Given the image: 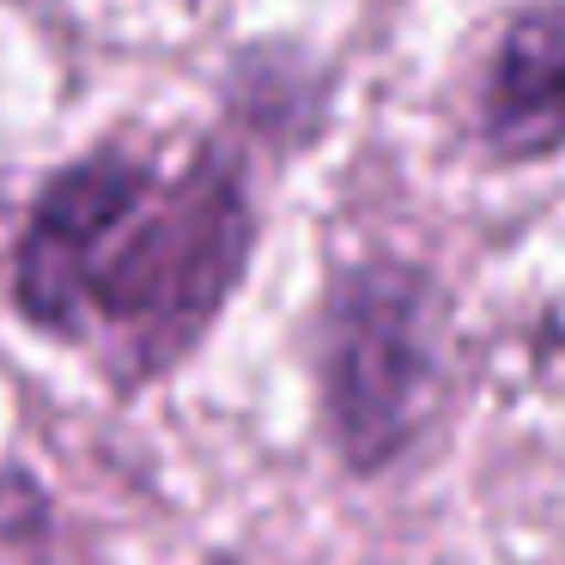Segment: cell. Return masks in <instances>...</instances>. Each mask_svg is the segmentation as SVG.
Segmentation results:
<instances>
[{"label":"cell","mask_w":565,"mask_h":565,"mask_svg":"<svg viewBox=\"0 0 565 565\" xmlns=\"http://www.w3.org/2000/svg\"><path fill=\"white\" fill-rule=\"evenodd\" d=\"M249 244L256 213L225 152H201L177 183L152 177L128 201L79 274V334L104 329L116 383L135 390L171 371L213 329L249 268Z\"/></svg>","instance_id":"6da1fadb"},{"label":"cell","mask_w":565,"mask_h":565,"mask_svg":"<svg viewBox=\"0 0 565 565\" xmlns=\"http://www.w3.org/2000/svg\"><path fill=\"white\" fill-rule=\"evenodd\" d=\"M431 286L402 262H365L322 310V414L347 468L395 462L431 395Z\"/></svg>","instance_id":"7a4b0ae2"},{"label":"cell","mask_w":565,"mask_h":565,"mask_svg":"<svg viewBox=\"0 0 565 565\" xmlns=\"http://www.w3.org/2000/svg\"><path fill=\"white\" fill-rule=\"evenodd\" d=\"M152 164L135 152H92L67 164L31 207V225L13 249V305L43 334H79V274L98 237L152 183Z\"/></svg>","instance_id":"3957f363"},{"label":"cell","mask_w":565,"mask_h":565,"mask_svg":"<svg viewBox=\"0 0 565 565\" xmlns=\"http://www.w3.org/2000/svg\"><path fill=\"white\" fill-rule=\"evenodd\" d=\"M480 140L516 164L565 147V7H529L504 25L480 79Z\"/></svg>","instance_id":"277c9868"}]
</instances>
